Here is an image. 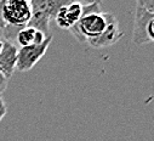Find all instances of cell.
<instances>
[{"mask_svg": "<svg viewBox=\"0 0 154 141\" xmlns=\"http://www.w3.org/2000/svg\"><path fill=\"white\" fill-rule=\"evenodd\" d=\"M45 39H46V35L44 33L26 26L18 32L15 44H18L21 48H27L34 44H42Z\"/></svg>", "mask_w": 154, "mask_h": 141, "instance_id": "cell-9", "label": "cell"}, {"mask_svg": "<svg viewBox=\"0 0 154 141\" xmlns=\"http://www.w3.org/2000/svg\"><path fill=\"white\" fill-rule=\"evenodd\" d=\"M18 48L16 44L3 40V49L0 51V73L10 79L16 70Z\"/></svg>", "mask_w": 154, "mask_h": 141, "instance_id": "cell-8", "label": "cell"}, {"mask_svg": "<svg viewBox=\"0 0 154 141\" xmlns=\"http://www.w3.org/2000/svg\"><path fill=\"white\" fill-rule=\"evenodd\" d=\"M82 15H83V4L78 2H73L66 4L58 10L55 21L60 28L69 30L74 24L78 23Z\"/></svg>", "mask_w": 154, "mask_h": 141, "instance_id": "cell-7", "label": "cell"}, {"mask_svg": "<svg viewBox=\"0 0 154 141\" xmlns=\"http://www.w3.org/2000/svg\"><path fill=\"white\" fill-rule=\"evenodd\" d=\"M2 49H3V40L0 39V51H2Z\"/></svg>", "mask_w": 154, "mask_h": 141, "instance_id": "cell-13", "label": "cell"}, {"mask_svg": "<svg viewBox=\"0 0 154 141\" xmlns=\"http://www.w3.org/2000/svg\"><path fill=\"white\" fill-rule=\"evenodd\" d=\"M51 42H52V34L48 35L46 39L42 44H34L27 48L18 49L16 69L18 72H28V70L33 69L34 66L46 54Z\"/></svg>", "mask_w": 154, "mask_h": 141, "instance_id": "cell-4", "label": "cell"}, {"mask_svg": "<svg viewBox=\"0 0 154 141\" xmlns=\"http://www.w3.org/2000/svg\"><path fill=\"white\" fill-rule=\"evenodd\" d=\"M6 24L15 27H26L32 16L30 3L27 0H6L3 10Z\"/></svg>", "mask_w": 154, "mask_h": 141, "instance_id": "cell-5", "label": "cell"}, {"mask_svg": "<svg viewBox=\"0 0 154 141\" xmlns=\"http://www.w3.org/2000/svg\"><path fill=\"white\" fill-rule=\"evenodd\" d=\"M5 2L6 0H0V29H4L6 23L4 21V16H3V10H4V5H5Z\"/></svg>", "mask_w": 154, "mask_h": 141, "instance_id": "cell-11", "label": "cell"}, {"mask_svg": "<svg viewBox=\"0 0 154 141\" xmlns=\"http://www.w3.org/2000/svg\"><path fill=\"white\" fill-rule=\"evenodd\" d=\"M108 16L109 12L101 11L100 2L83 5L80 20L69 29V32L79 43H86L89 39L96 38L104 32L108 24Z\"/></svg>", "mask_w": 154, "mask_h": 141, "instance_id": "cell-1", "label": "cell"}, {"mask_svg": "<svg viewBox=\"0 0 154 141\" xmlns=\"http://www.w3.org/2000/svg\"><path fill=\"white\" fill-rule=\"evenodd\" d=\"M32 16L27 27H32L44 33L46 37L50 30V21L55 20L58 10L68 4L64 0H32Z\"/></svg>", "mask_w": 154, "mask_h": 141, "instance_id": "cell-3", "label": "cell"}, {"mask_svg": "<svg viewBox=\"0 0 154 141\" xmlns=\"http://www.w3.org/2000/svg\"><path fill=\"white\" fill-rule=\"evenodd\" d=\"M123 35H124V32L119 28V23H118L117 17L109 12L108 24H107V28L104 29V32L96 38L89 39L86 43L90 46H92L94 49H98V50L106 49V48L114 45L115 43H118L123 38Z\"/></svg>", "mask_w": 154, "mask_h": 141, "instance_id": "cell-6", "label": "cell"}, {"mask_svg": "<svg viewBox=\"0 0 154 141\" xmlns=\"http://www.w3.org/2000/svg\"><path fill=\"white\" fill-rule=\"evenodd\" d=\"M8 113V107H6V103L3 99V96L0 95V122H2L4 119V117L6 116Z\"/></svg>", "mask_w": 154, "mask_h": 141, "instance_id": "cell-10", "label": "cell"}, {"mask_svg": "<svg viewBox=\"0 0 154 141\" xmlns=\"http://www.w3.org/2000/svg\"><path fill=\"white\" fill-rule=\"evenodd\" d=\"M8 84H9V79H8V78H5L2 73H0V95H2V94L6 90Z\"/></svg>", "mask_w": 154, "mask_h": 141, "instance_id": "cell-12", "label": "cell"}, {"mask_svg": "<svg viewBox=\"0 0 154 141\" xmlns=\"http://www.w3.org/2000/svg\"><path fill=\"white\" fill-rule=\"evenodd\" d=\"M154 0H137L135 5V20L132 42L144 45L154 40Z\"/></svg>", "mask_w": 154, "mask_h": 141, "instance_id": "cell-2", "label": "cell"}]
</instances>
